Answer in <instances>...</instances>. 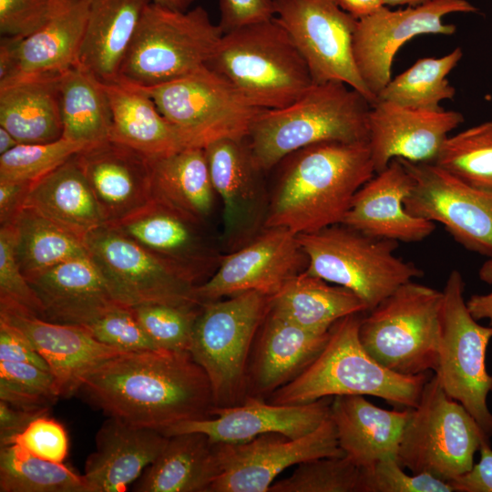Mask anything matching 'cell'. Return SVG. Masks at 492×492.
Masks as SVG:
<instances>
[{
	"label": "cell",
	"instance_id": "cell-1",
	"mask_svg": "<svg viewBox=\"0 0 492 492\" xmlns=\"http://www.w3.org/2000/svg\"><path fill=\"white\" fill-rule=\"evenodd\" d=\"M78 392L109 417L159 432L211 418L216 408L210 380L188 351L119 354L91 370Z\"/></svg>",
	"mask_w": 492,
	"mask_h": 492
},
{
	"label": "cell",
	"instance_id": "cell-2",
	"mask_svg": "<svg viewBox=\"0 0 492 492\" xmlns=\"http://www.w3.org/2000/svg\"><path fill=\"white\" fill-rule=\"evenodd\" d=\"M277 165L265 228L295 234L341 223L357 190L375 174L368 142L317 143Z\"/></svg>",
	"mask_w": 492,
	"mask_h": 492
},
{
	"label": "cell",
	"instance_id": "cell-3",
	"mask_svg": "<svg viewBox=\"0 0 492 492\" xmlns=\"http://www.w3.org/2000/svg\"><path fill=\"white\" fill-rule=\"evenodd\" d=\"M371 105L343 82L314 83L292 104L264 109L246 141L256 164L266 172L289 154L313 144L368 142Z\"/></svg>",
	"mask_w": 492,
	"mask_h": 492
},
{
	"label": "cell",
	"instance_id": "cell-4",
	"mask_svg": "<svg viewBox=\"0 0 492 492\" xmlns=\"http://www.w3.org/2000/svg\"><path fill=\"white\" fill-rule=\"evenodd\" d=\"M361 313L337 321L317 358L296 378L270 395L276 405H302L336 395H373L415 407L428 373L405 375L380 364L359 339Z\"/></svg>",
	"mask_w": 492,
	"mask_h": 492
},
{
	"label": "cell",
	"instance_id": "cell-5",
	"mask_svg": "<svg viewBox=\"0 0 492 492\" xmlns=\"http://www.w3.org/2000/svg\"><path fill=\"white\" fill-rule=\"evenodd\" d=\"M206 66L263 109L285 108L314 84L304 57L275 17L223 34Z\"/></svg>",
	"mask_w": 492,
	"mask_h": 492
},
{
	"label": "cell",
	"instance_id": "cell-6",
	"mask_svg": "<svg viewBox=\"0 0 492 492\" xmlns=\"http://www.w3.org/2000/svg\"><path fill=\"white\" fill-rule=\"evenodd\" d=\"M223 32L202 6L174 11L150 3L121 65L118 81L150 87L206 67Z\"/></svg>",
	"mask_w": 492,
	"mask_h": 492
},
{
	"label": "cell",
	"instance_id": "cell-7",
	"mask_svg": "<svg viewBox=\"0 0 492 492\" xmlns=\"http://www.w3.org/2000/svg\"><path fill=\"white\" fill-rule=\"evenodd\" d=\"M308 259L306 272L356 294L368 312L402 284L423 276L395 254L398 242L364 234L343 223L297 234Z\"/></svg>",
	"mask_w": 492,
	"mask_h": 492
},
{
	"label": "cell",
	"instance_id": "cell-8",
	"mask_svg": "<svg viewBox=\"0 0 492 492\" xmlns=\"http://www.w3.org/2000/svg\"><path fill=\"white\" fill-rule=\"evenodd\" d=\"M443 292L407 282L362 317L359 339L380 364L416 375L437 369Z\"/></svg>",
	"mask_w": 492,
	"mask_h": 492
},
{
	"label": "cell",
	"instance_id": "cell-9",
	"mask_svg": "<svg viewBox=\"0 0 492 492\" xmlns=\"http://www.w3.org/2000/svg\"><path fill=\"white\" fill-rule=\"evenodd\" d=\"M269 298L251 291L202 303L189 352L210 380L216 407L237 405L247 397L248 359Z\"/></svg>",
	"mask_w": 492,
	"mask_h": 492
},
{
	"label": "cell",
	"instance_id": "cell-10",
	"mask_svg": "<svg viewBox=\"0 0 492 492\" xmlns=\"http://www.w3.org/2000/svg\"><path fill=\"white\" fill-rule=\"evenodd\" d=\"M490 439L469 412L430 376L411 410L397 461L414 474L428 473L445 481L467 472L482 442Z\"/></svg>",
	"mask_w": 492,
	"mask_h": 492
},
{
	"label": "cell",
	"instance_id": "cell-11",
	"mask_svg": "<svg viewBox=\"0 0 492 492\" xmlns=\"http://www.w3.org/2000/svg\"><path fill=\"white\" fill-rule=\"evenodd\" d=\"M136 87L154 101L190 147L204 149L220 139H246L264 110L248 102L207 66L165 84Z\"/></svg>",
	"mask_w": 492,
	"mask_h": 492
},
{
	"label": "cell",
	"instance_id": "cell-12",
	"mask_svg": "<svg viewBox=\"0 0 492 492\" xmlns=\"http://www.w3.org/2000/svg\"><path fill=\"white\" fill-rule=\"evenodd\" d=\"M465 282L457 270L449 273L443 292L438 366L435 374L452 399L459 402L489 438L492 413L487 396L492 374L486 367V354L492 328L471 315L464 298Z\"/></svg>",
	"mask_w": 492,
	"mask_h": 492
},
{
	"label": "cell",
	"instance_id": "cell-13",
	"mask_svg": "<svg viewBox=\"0 0 492 492\" xmlns=\"http://www.w3.org/2000/svg\"><path fill=\"white\" fill-rule=\"evenodd\" d=\"M84 243L117 303L202 304L196 284L113 226L91 231Z\"/></svg>",
	"mask_w": 492,
	"mask_h": 492
},
{
	"label": "cell",
	"instance_id": "cell-14",
	"mask_svg": "<svg viewBox=\"0 0 492 492\" xmlns=\"http://www.w3.org/2000/svg\"><path fill=\"white\" fill-rule=\"evenodd\" d=\"M272 1L274 17L304 57L314 83L343 82L375 102L354 60L356 18L334 0Z\"/></svg>",
	"mask_w": 492,
	"mask_h": 492
},
{
	"label": "cell",
	"instance_id": "cell-15",
	"mask_svg": "<svg viewBox=\"0 0 492 492\" xmlns=\"http://www.w3.org/2000/svg\"><path fill=\"white\" fill-rule=\"evenodd\" d=\"M398 159L414 181L404 202L406 210L442 224L464 248L492 256V192L468 185L433 162Z\"/></svg>",
	"mask_w": 492,
	"mask_h": 492
},
{
	"label": "cell",
	"instance_id": "cell-16",
	"mask_svg": "<svg viewBox=\"0 0 492 492\" xmlns=\"http://www.w3.org/2000/svg\"><path fill=\"white\" fill-rule=\"evenodd\" d=\"M214 444L220 472L210 492H270L276 477L292 466L344 456L330 416L299 438L268 433L246 442Z\"/></svg>",
	"mask_w": 492,
	"mask_h": 492
},
{
	"label": "cell",
	"instance_id": "cell-17",
	"mask_svg": "<svg viewBox=\"0 0 492 492\" xmlns=\"http://www.w3.org/2000/svg\"><path fill=\"white\" fill-rule=\"evenodd\" d=\"M477 11L466 0H433L398 10L385 5L358 19L353 38L354 60L375 101L392 79L394 58L404 44L421 35L451 36L456 27L443 21L446 15Z\"/></svg>",
	"mask_w": 492,
	"mask_h": 492
},
{
	"label": "cell",
	"instance_id": "cell-18",
	"mask_svg": "<svg viewBox=\"0 0 492 492\" xmlns=\"http://www.w3.org/2000/svg\"><path fill=\"white\" fill-rule=\"evenodd\" d=\"M211 182L222 203L221 248L227 253L251 241L262 230L270 196L246 139H220L204 148Z\"/></svg>",
	"mask_w": 492,
	"mask_h": 492
},
{
	"label": "cell",
	"instance_id": "cell-19",
	"mask_svg": "<svg viewBox=\"0 0 492 492\" xmlns=\"http://www.w3.org/2000/svg\"><path fill=\"white\" fill-rule=\"evenodd\" d=\"M307 265L297 234L265 228L245 246L223 254L214 273L196 287V295L201 303L251 291L271 297Z\"/></svg>",
	"mask_w": 492,
	"mask_h": 492
},
{
	"label": "cell",
	"instance_id": "cell-20",
	"mask_svg": "<svg viewBox=\"0 0 492 492\" xmlns=\"http://www.w3.org/2000/svg\"><path fill=\"white\" fill-rule=\"evenodd\" d=\"M109 225L197 286L214 273L223 256L207 224L154 200Z\"/></svg>",
	"mask_w": 492,
	"mask_h": 492
},
{
	"label": "cell",
	"instance_id": "cell-21",
	"mask_svg": "<svg viewBox=\"0 0 492 492\" xmlns=\"http://www.w3.org/2000/svg\"><path fill=\"white\" fill-rule=\"evenodd\" d=\"M90 0H54L47 21L22 38L2 37L0 86L58 78L78 64Z\"/></svg>",
	"mask_w": 492,
	"mask_h": 492
},
{
	"label": "cell",
	"instance_id": "cell-22",
	"mask_svg": "<svg viewBox=\"0 0 492 492\" xmlns=\"http://www.w3.org/2000/svg\"><path fill=\"white\" fill-rule=\"evenodd\" d=\"M332 400L324 397L302 405H276L247 395L240 405L214 408L211 418L183 421L160 432L166 436L199 432L212 443L246 442L268 433L299 438L329 417Z\"/></svg>",
	"mask_w": 492,
	"mask_h": 492
},
{
	"label": "cell",
	"instance_id": "cell-23",
	"mask_svg": "<svg viewBox=\"0 0 492 492\" xmlns=\"http://www.w3.org/2000/svg\"><path fill=\"white\" fill-rule=\"evenodd\" d=\"M463 122L458 111L417 109L377 99L368 115V145L375 173L394 159L434 162L451 131Z\"/></svg>",
	"mask_w": 492,
	"mask_h": 492
},
{
	"label": "cell",
	"instance_id": "cell-24",
	"mask_svg": "<svg viewBox=\"0 0 492 492\" xmlns=\"http://www.w3.org/2000/svg\"><path fill=\"white\" fill-rule=\"evenodd\" d=\"M106 224L117 223L152 200V159L116 141L89 145L75 155Z\"/></svg>",
	"mask_w": 492,
	"mask_h": 492
},
{
	"label": "cell",
	"instance_id": "cell-25",
	"mask_svg": "<svg viewBox=\"0 0 492 492\" xmlns=\"http://www.w3.org/2000/svg\"><path fill=\"white\" fill-rule=\"evenodd\" d=\"M0 320L18 329L46 361L61 397L77 394L91 370L125 353L98 342L81 327L49 322L15 307L0 306Z\"/></svg>",
	"mask_w": 492,
	"mask_h": 492
},
{
	"label": "cell",
	"instance_id": "cell-26",
	"mask_svg": "<svg viewBox=\"0 0 492 492\" xmlns=\"http://www.w3.org/2000/svg\"><path fill=\"white\" fill-rule=\"evenodd\" d=\"M413 183L404 164L398 159H392L357 190L341 223L397 242L425 240L434 232L436 223L406 210L404 202Z\"/></svg>",
	"mask_w": 492,
	"mask_h": 492
},
{
	"label": "cell",
	"instance_id": "cell-27",
	"mask_svg": "<svg viewBox=\"0 0 492 492\" xmlns=\"http://www.w3.org/2000/svg\"><path fill=\"white\" fill-rule=\"evenodd\" d=\"M157 429L115 417L102 424L96 449L85 462L84 478L89 492H124L158 457L167 444Z\"/></svg>",
	"mask_w": 492,
	"mask_h": 492
},
{
	"label": "cell",
	"instance_id": "cell-28",
	"mask_svg": "<svg viewBox=\"0 0 492 492\" xmlns=\"http://www.w3.org/2000/svg\"><path fill=\"white\" fill-rule=\"evenodd\" d=\"M26 279L42 303V319L49 322L82 328L118 305L88 255Z\"/></svg>",
	"mask_w": 492,
	"mask_h": 492
},
{
	"label": "cell",
	"instance_id": "cell-29",
	"mask_svg": "<svg viewBox=\"0 0 492 492\" xmlns=\"http://www.w3.org/2000/svg\"><path fill=\"white\" fill-rule=\"evenodd\" d=\"M412 408L385 410L364 395H336L329 416L344 456L365 469L381 460L396 458Z\"/></svg>",
	"mask_w": 492,
	"mask_h": 492
},
{
	"label": "cell",
	"instance_id": "cell-30",
	"mask_svg": "<svg viewBox=\"0 0 492 492\" xmlns=\"http://www.w3.org/2000/svg\"><path fill=\"white\" fill-rule=\"evenodd\" d=\"M328 332H313L268 312L248 366V387L271 395L301 374L321 354Z\"/></svg>",
	"mask_w": 492,
	"mask_h": 492
},
{
	"label": "cell",
	"instance_id": "cell-31",
	"mask_svg": "<svg viewBox=\"0 0 492 492\" xmlns=\"http://www.w3.org/2000/svg\"><path fill=\"white\" fill-rule=\"evenodd\" d=\"M152 0H90L77 66L116 83L145 8Z\"/></svg>",
	"mask_w": 492,
	"mask_h": 492
},
{
	"label": "cell",
	"instance_id": "cell-32",
	"mask_svg": "<svg viewBox=\"0 0 492 492\" xmlns=\"http://www.w3.org/2000/svg\"><path fill=\"white\" fill-rule=\"evenodd\" d=\"M104 86L112 112L108 139L150 159L190 148L183 135L159 112L145 92L121 82Z\"/></svg>",
	"mask_w": 492,
	"mask_h": 492
},
{
	"label": "cell",
	"instance_id": "cell-33",
	"mask_svg": "<svg viewBox=\"0 0 492 492\" xmlns=\"http://www.w3.org/2000/svg\"><path fill=\"white\" fill-rule=\"evenodd\" d=\"M220 472L215 444L199 432L169 436L158 457L137 479L138 492H210Z\"/></svg>",
	"mask_w": 492,
	"mask_h": 492
},
{
	"label": "cell",
	"instance_id": "cell-34",
	"mask_svg": "<svg viewBox=\"0 0 492 492\" xmlns=\"http://www.w3.org/2000/svg\"><path fill=\"white\" fill-rule=\"evenodd\" d=\"M75 155L33 182L23 206L84 241L87 234L106 222Z\"/></svg>",
	"mask_w": 492,
	"mask_h": 492
},
{
	"label": "cell",
	"instance_id": "cell-35",
	"mask_svg": "<svg viewBox=\"0 0 492 492\" xmlns=\"http://www.w3.org/2000/svg\"><path fill=\"white\" fill-rule=\"evenodd\" d=\"M269 311L313 332H328L342 318L368 312L350 290L305 271L269 298Z\"/></svg>",
	"mask_w": 492,
	"mask_h": 492
},
{
	"label": "cell",
	"instance_id": "cell-36",
	"mask_svg": "<svg viewBox=\"0 0 492 492\" xmlns=\"http://www.w3.org/2000/svg\"><path fill=\"white\" fill-rule=\"evenodd\" d=\"M58 79L30 78L0 86V127L18 143H46L62 138Z\"/></svg>",
	"mask_w": 492,
	"mask_h": 492
},
{
	"label": "cell",
	"instance_id": "cell-37",
	"mask_svg": "<svg viewBox=\"0 0 492 492\" xmlns=\"http://www.w3.org/2000/svg\"><path fill=\"white\" fill-rule=\"evenodd\" d=\"M215 194L204 149L190 147L152 159V200L208 224Z\"/></svg>",
	"mask_w": 492,
	"mask_h": 492
},
{
	"label": "cell",
	"instance_id": "cell-38",
	"mask_svg": "<svg viewBox=\"0 0 492 492\" xmlns=\"http://www.w3.org/2000/svg\"><path fill=\"white\" fill-rule=\"evenodd\" d=\"M63 138L88 145L109 138L112 112L102 82L78 66L58 79Z\"/></svg>",
	"mask_w": 492,
	"mask_h": 492
},
{
	"label": "cell",
	"instance_id": "cell-39",
	"mask_svg": "<svg viewBox=\"0 0 492 492\" xmlns=\"http://www.w3.org/2000/svg\"><path fill=\"white\" fill-rule=\"evenodd\" d=\"M13 225L15 254L26 278L88 255L83 240L30 207H22Z\"/></svg>",
	"mask_w": 492,
	"mask_h": 492
},
{
	"label": "cell",
	"instance_id": "cell-40",
	"mask_svg": "<svg viewBox=\"0 0 492 492\" xmlns=\"http://www.w3.org/2000/svg\"><path fill=\"white\" fill-rule=\"evenodd\" d=\"M462 56V48L457 46L443 56L416 60L403 73L392 77L377 99L417 109L443 108L441 102L452 99L456 94L447 76Z\"/></svg>",
	"mask_w": 492,
	"mask_h": 492
},
{
	"label": "cell",
	"instance_id": "cell-41",
	"mask_svg": "<svg viewBox=\"0 0 492 492\" xmlns=\"http://www.w3.org/2000/svg\"><path fill=\"white\" fill-rule=\"evenodd\" d=\"M1 492H89L83 475L38 457L21 446H0Z\"/></svg>",
	"mask_w": 492,
	"mask_h": 492
},
{
	"label": "cell",
	"instance_id": "cell-42",
	"mask_svg": "<svg viewBox=\"0 0 492 492\" xmlns=\"http://www.w3.org/2000/svg\"><path fill=\"white\" fill-rule=\"evenodd\" d=\"M433 163L472 187L492 192V120L449 136Z\"/></svg>",
	"mask_w": 492,
	"mask_h": 492
},
{
	"label": "cell",
	"instance_id": "cell-43",
	"mask_svg": "<svg viewBox=\"0 0 492 492\" xmlns=\"http://www.w3.org/2000/svg\"><path fill=\"white\" fill-rule=\"evenodd\" d=\"M362 482L363 468L347 456H323L298 464L270 492H362Z\"/></svg>",
	"mask_w": 492,
	"mask_h": 492
},
{
	"label": "cell",
	"instance_id": "cell-44",
	"mask_svg": "<svg viewBox=\"0 0 492 492\" xmlns=\"http://www.w3.org/2000/svg\"><path fill=\"white\" fill-rule=\"evenodd\" d=\"M88 146L63 137L46 143H19L0 155V180L33 183Z\"/></svg>",
	"mask_w": 492,
	"mask_h": 492
},
{
	"label": "cell",
	"instance_id": "cell-45",
	"mask_svg": "<svg viewBox=\"0 0 492 492\" xmlns=\"http://www.w3.org/2000/svg\"><path fill=\"white\" fill-rule=\"evenodd\" d=\"M54 374L28 363L0 361V400L17 408L48 411L59 398Z\"/></svg>",
	"mask_w": 492,
	"mask_h": 492
},
{
	"label": "cell",
	"instance_id": "cell-46",
	"mask_svg": "<svg viewBox=\"0 0 492 492\" xmlns=\"http://www.w3.org/2000/svg\"><path fill=\"white\" fill-rule=\"evenodd\" d=\"M201 306L149 302L131 309L157 348L189 352Z\"/></svg>",
	"mask_w": 492,
	"mask_h": 492
},
{
	"label": "cell",
	"instance_id": "cell-47",
	"mask_svg": "<svg viewBox=\"0 0 492 492\" xmlns=\"http://www.w3.org/2000/svg\"><path fill=\"white\" fill-rule=\"evenodd\" d=\"M0 306L15 307L42 318L43 306L19 266L13 223L0 226Z\"/></svg>",
	"mask_w": 492,
	"mask_h": 492
},
{
	"label": "cell",
	"instance_id": "cell-48",
	"mask_svg": "<svg viewBox=\"0 0 492 492\" xmlns=\"http://www.w3.org/2000/svg\"><path fill=\"white\" fill-rule=\"evenodd\" d=\"M82 328L98 342L123 352L159 349L145 333L131 307L116 305Z\"/></svg>",
	"mask_w": 492,
	"mask_h": 492
},
{
	"label": "cell",
	"instance_id": "cell-49",
	"mask_svg": "<svg viewBox=\"0 0 492 492\" xmlns=\"http://www.w3.org/2000/svg\"><path fill=\"white\" fill-rule=\"evenodd\" d=\"M362 492H454L451 485L428 473L406 474L397 458L363 468Z\"/></svg>",
	"mask_w": 492,
	"mask_h": 492
},
{
	"label": "cell",
	"instance_id": "cell-50",
	"mask_svg": "<svg viewBox=\"0 0 492 492\" xmlns=\"http://www.w3.org/2000/svg\"><path fill=\"white\" fill-rule=\"evenodd\" d=\"M16 444L29 453L53 462L64 463L68 452V437L64 426L47 415L33 420L8 445Z\"/></svg>",
	"mask_w": 492,
	"mask_h": 492
},
{
	"label": "cell",
	"instance_id": "cell-51",
	"mask_svg": "<svg viewBox=\"0 0 492 492\" xmlns=\"http://www.w3.org/2000/svg\"><path fill=\"white\" fill-rule=\"evenodd\" d=\"M54 0H0L2 37L22 39L38 30L49 18Z\"/></svg>",
	"mask_w": 492,
	"mask_h": 492
},
{
	"label": "cell",
	"instance_id": "cell-52",
	"mask_svg": "<svg viewBox=\"0 0 492 492\" xmlns=\"http://www.w3.org/2000/svg\"><path fill=\"white\" fill-rule=\"evenodd\" d=\"M274 17L272 0H220V21L223 34Z\"/></svg>",
	"mask_w": 492,
	"mask_h": 492
},
{
	"label": "cell",
	"instance_id": "cell-53",
	"mask_svg": "<svg viewBox=\"0 0 492 492\" xmlns=\"http://www.w3.org/2000/svg\"><path fill=\"white\" fill-rule=\"evenodd\" d=\"M0 361L28 363L50 371L46 361L35 349L29 340L18 329L1 320Z\"/></svg>",
	"mask_w": 492,
	"mask_h": 492
},
{
	"label": "cell",
	"instance_id": "cell-54",
	"mask_svg": "<svg viewBox=\"0 0 492 492\" xmlns=\"http://www.w3.org/2000/svg\"><path fill=\"white\" fill-rule=\"evenodd\" d=\"M480 458L470 470L448 481L454 492H492V448L489 439L482 442Z\"/></svg>",
	"mask_w": 492,
	"mask_h": 492
},
{
	"label": "cell",
	"instance_id": "cell-55",
	"mask_svg": "<svg viewBox=\"0 0 492 492\" xmlns=\"http://www.w3.org/2000/svg\"><path fill=\"white\" fill-rule=\"evenodd\" d=\"M47 414L48 411L17 408L0 400V446H7L10 440L22 433L33 420Z\"/></svg>",
	"mask_w": 492,
	"mask_h": 492
},
{
	"label": "cell",
	"instance_id": "cell-56",
	"mask_svg": "<svg viewBox=\"0 0 492 492\" xmlns=\"http://www.w3.org/2000/svg\"><path fill=\"white\" fill-rule=\"evenodd\" d=\"M32 183L0 180V226L14 222Z\"/></svg>",
	"mask_w": 492,
	"mask_h": 492
},
{
	"label": "cell",
	"instance_id": "cell-57",
	"mask_svg": "<svg viewBox=\"0 0 492 492\" xmlns=\"http://www.w3.org/2000/svg\"><path fill=\"white\" fill-rule=\"evenodd\" d=\"M337 5L354 18L369 16L385 6L384 0H334Z\"/></svg>",
	"mask_w": 492,
	"mask_h": 492
},
{
	"label": "cell",
	"instance_id": "cell-58",
	"mask_svg": "<svg viewBox=\"0 0 492 492\" xmlns=\"http://www.w3.org/2000/svg\"><path fill=\"white\" fill-rule=\"evenodd\" d=\"M471 315L477 321L487 319L492 328V292L487 294H473L466 301Z\"/></svg>",
	"mask_w": 492,
	"mask_h": 492
},
{
	"label": "cell",
	"instance_id": "cell-59",
	"mask_svg": "<svg viewBox=\"0 0 492 492\" xmlns=\"http://www.w3.org/2000/svg\"><path fill=\"white\" fill-rule=\"evenodd\" d=\"M154 4L174 11H187L195 0H152Z\"/></svg>",
	"mask_w": 492,
	"mask_h": 492
},
{
	"label": "cell",
	"instance_id": "cell-60",
	"mask_svg": "<svg viewBox=\"0 0 492 492\" xmlns=\"http://www.w3.org/2000/svg\"><path fill=\"white\" fill-rule=\"evenodd\" d=\"M18 141L5 128L0 127V155L18 145Z\"/></svg>",
	"mask_w": 492,
	"mask_h": 492
},
{
	"label": "cell",
	"instance_id": "cell-61",
	"mask_svg": "<svg viewBox=\"0 0 492 492\" xmlns=\"http://www.w3.org/2000/svg\"><path fill=\"white\" fill-rule=\"evenodd\" d=\"M478 277L482 282L492 284V256L488 257V259L480 266Z\"/></svg>",
	"mask_w": 492,
	"mask_h": 492
},
{
	"label": "cell",
	"instance_id": "cell-62",
	"mask_svg": "<svg viewBox=\"0 0 492 492\" xmlns=\"http://www.w3.org/2000/svg\"><path fill=\"white\" fill-rule=\"evenodd\" d=\"M433 0H384L385 5L389 6H398V5H407V6H416L425 3H428Z\"/></svg>",
	"mask_w": 492,
	"mask_h": 492
}]
</instances>
